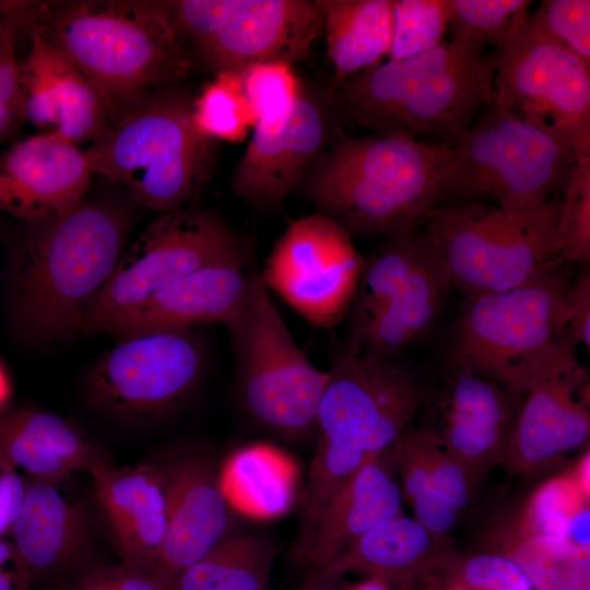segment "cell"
Listing matches in <instances>:
<instances>
[{"label":"cell","mask_w":590,"mask_h":590,"mask_svg":"<svg viewBox=\"0 0 590 590\" xmlns=\"http://www.w3.org/2000/svg\"><path fill=\"white\" fill-rule=\"evenodd\" d=\"M327 373L316 420V450L296 504L293 558L327 503L413 426L427 392V384L399 357L344 352Z\"/></svg>","instance_id":"obj_4"},{"label":"cell","mask_w":590,"mask_h":590,"mask_svg":"<svg viewBox=\"0 0 590 590\" xmlns=\"http://www.w3.org/2000/svg\"><path fill=\"white\" fill-rule=\"evenodd\" d=\"M225 326L237 397L247 417L288 438L316 433L328 373L315 367L297 345L258 272Z\"/></svg>","instance_id":"obj_9"},{"label":"cell","mask_w":590,"mask_h":590,"mask_svg":"<svg viewBox=\"0 0 590 590\" xmlns=\"http://www.w3.org/2000/svg\"><path fill=\"white\" fill-rule=\"evenodd\" d=\"M564 334L554 356L529 381L507 446L504 464L531 475L589 440V380Z\"/></svg>","instance_id":"obj_16"},{"label":"cell","mask_w":590,"mask_h":590,"mask_svg":"<svg viewBox=\"0 0 590 590\" xmlns=\"http://www.w3.org/2000/svg\"><path fill=\"white\" fill-rule=\"evenodd\" d=\"M243 93L258 121L285 118L303 87L295 66L282 61L251 64L239 71Z\"/></svg>","instance_id":"obj_38"},{"label":"cell","mask_w":590,"mask_h":590,"mask_svg":"<svg viewBox=\"0 0 590 590\" xmlns=\"http://www.w3.org/2000/svg\"><path fill=\"white\" fill-rule=\"evenodd\" d=\"M22 563L12 542L3 540L0 535V567Z\"/></svg>","instance_id":"obj_50"},{"label":"cell","mask_w":590,"mask_h":590,"mask_svg":"<svg viewBox=\"0 0 590 590\" xmlns=\"http://www.w3.org/2000/svg\"><path fill=\"white\" fill-rule=\"evenodd\" d=\"M403 503L392 447L361 468L327 503L294 559L314 579L374 526L402 515Z\"/></svg>","instance_id":"obj_24"},{"label":"cell","mask_w":590,"mask_h":590,"mask_svg":"<svg viewBox=\"0 0 590 590\" xmlns=\"http://www.w3.org/2000/svg\"><path fill=\"white\" fill-rule=\"evenodd\" d=\"M84 152L51 132L13 142L0 153V211L32 222L68 211L88 194Z\"/></svg>","instance_id":"obj_19"},{"label":"cell","mask_w":590,"mask_h":590,"mask_svg":"<svg viewBox=\"0 0 590 590\" xmlns=\"http://www.w3.org/2000/svg\"><path fill=\"white\" fill-rule=\"evenodd\" d=\"M99 455L73 424L50 412L20 409L0 416V460L35 482L58 485L87 471Z\"/></svg>","instance_id":"obj_28"},{"label":"cell","mask_w":590,"mask_h":590,"mask_svg":"<svg viewBox=\"0 0 590 590\" xmlns=\"http://www.w3.org/2000/svg\"><path fill=\"white\" fill-rule=\"evenodd\" d=\"M364 264L352 236L315 212L286 227L259 275L268 291L308 323L324 329L351 310Z\"/></svg>","instance_id":"obj_14"},{"label":"cell","mask_w":590,"mask_h":590,"mask_svg":"<svg viewBox=\"0 0 590 590\" xmlns=\"http://www.w3.org/2000/svg\"><path fill=\"white\" fill-rule=\"evenodd\" d=\"M11 396V384L3 365L0 362V411L7 404Z\"/></svg>","instance_id":"obj_51"},{"label":"cell","mask_w":590,"mask_h":590,"mask_svg":"<svg viewBox=\"0 0 590 590\" xmlns=\"http://www.w3.org/2000/svg\"><path fill=\"white\" fill-rule=\"evenodd\" d=\"M563 321L566 334L576 344L590 346V274H580L565 294Z\"/></svg>","instance_id":"obj_45"},{"label":"cell","mask_w":590,"mask_h":590,"mask_svg":"<svg viewBox=\"0 0 590 590\" xmlns=\"http://www.w3.org/2000/svg\"><path fill=\"white\" fill-rule=\"evenodd\" d=\"M238 258H251L250 241L216 211L196 202L160 214L126 247L80 333H106L176 280L208 264Z\"/></svg>","instance_id":"obj_11"},{"label":"cell","mask_w":590,"mask_h":590,"mask_svg":"<svg viewBox=\"0 0 590 590\" xmlns=\"http://www.w3.org/2000/svg\"><path fill=\"white\" fill-rule=\"evenodd\" d=\"M588 506L590 498L583 495L570 473L552 477L527 500L518 532L564 541L571 521Z\"/></svg>","instance_id":"obj_36"},{"label":"cell","mask_w":590,"mask_h":590,"mask_svg":"<svg viewBox=\"0 0 590 590\" xmlns=\"http://www.w3.org/2000/svg\"><path fill=\"white\" fill-rule=\"evenodd\" d=\"M51 590H174L157 573L135 569L123 564L93 567Z\"/></svg>","instance_id":"obj_44"},{"label":"cell","mask_w":590,"mask_h":590,"mask_svg":"<svg viewBox=\"0 0 590 590\" xmlns=\"http://www.w3.org/2000/svg\"><path fill=\"white\" fill-rule=\"evenodd\" d=\"M31 49L20 61L25 121L74 144L93 142L109 126L105 102L59 49L28 32Z\"/></svg>","instance_id":"obj_20"},{"label":"cell","mask_w":590,"mask_h":590,"mask_svg":"<svg viewBox=\"0 0 590 590\" xmlns=\"http://www.w3.org/2000/svg\"><path fill=\"white\" fill-rule=\"evenodd\" d=\"M448 32L447 0H391L388 60L408 59L437 47Z\"/></svg>","instance_id":"obj_35"},{"label":"cell","mask_w":590,"mask_h":590,"mask_svg":"<svg viewBox=\"0 0 590 590\" xmlns=\"http://www.w3.org/2000/svg\"><path fill=\"white\" fill-rule=\"evenodd\" d=\"M330 583L316 582L312 586H309L305 590H332L329 586Z\"/></svg>","instance_id":"obj_53"},{"label":"cell","mask_w":590,"mask_h":590,"mask_svg":"<svg viewBox=\"0 0 590 590\" xmlns=\"http://www.w3.org/2000/svg\"><path fill=\"white\" fill-rule=\"evenodd\" d=\"M557 255L568 263L590 261V155L577 157L564 188Z\"/></svg>","instance_id":"obj_39"},{"label":"cell","mask_w":590,"mask_h":590,"mask_svg":"<svg viewBox=\"0 0 590 590\" xmlns=\"http://www.w3.org/2000/svg\"><path fill=\"white\" fill-rule=\"evenodd\" d=\"M494 102L507 113L590 155V67L528 14L498 50Z\"/></svg>","instance_id":"obj_12"},{"label":"cell","mask_w":590,"mask_h":590,"mask_svg":"<svg viewBox=\"0 0 590 590\" xmlns=\"http://www.w3.org/2000/svg\"><path fill=\"white\" fill-rule=\"evenodd\" d=\"M439 573L448 576L453 590H534L517 563L499 553H453Z\"/></svg>","instance_id":"obj_40"},{"label":"cell","mask_w":590,"mask_h":590,"mask_svg":"<svg viewBox=\"0 0 590 590\" xmlns=\"http://www.w3.org/2000/svg\"><path fill=\"white\" fill-rule=\"evenodd\" d=\"M560 201L528 216L487 202L440 204L421 228L452 287L472 298L517 286L558 256Z\"/></svg>","instance_id":"obj_10"},{"label":"cell","mask_w":590,"mask_h":590,"mask_svg":"<svg viewBox=\"0 0 590 590\" xmlns=\"http://www.w3.org/2000/svg\"><path fill=\"white\" fill-rule=\"evenodd\" d=\"M30 575L22 563L0 567V590H28Z\"/></svg>","instance_id":"obj_48"},{"label":"cell","mask_w":590,"mask_h":590,"mask_svg":"<svg viewBox=\"0 0 590 590\" xmlns=\"http://www.w3.org/2000/svg\"><path fill=\"white\" fill-rule=\"evenodd\" d=\"M476 477L442 448L409 505L413 518L430 532L446 538L469 506Z\"/></svg>","instance_id":"obj_32"},{"label":"cell","mask_w":590,"mask_h":590,"mask_svg":"<svg viewBox=\"0 0 590 590\" xmlns=\"http://www.w3.org/2000/svg\"><path fill=\"white\" fill-rule=\"evenodd\" d=\"M498 50L444 40L421 55L388 60L333 90L343 116L374 133L455 145L493 99Z\"/></svg>","instance_id":"obj_5"},{"label":"cell","mask_w":590,"mask_h":590,"mask_svg":"<svg viewBox=\"0 0 590 590\" xmlns=\"http://www.w3.org/2000/svg\"><path fill=\"white\" fill-rule=\"evenodd\" d=\"M452 554L445 536L402 514L374 526L311 581L330 583L346 573H359L391 589L406 590L437 575Z\"/></svg>","instance_id":"obj_25"},{"label":"cell","mask_w":590,"mask_h":590,"mask_svg":"<svg viewBox=\"0 0 590 590\" xmlns=\"http://www.w3.org/2000/svg\"><path fill=\"white\" fill-rule=\"evenodd\" d=\"M451 148L446 197L457 203H492L515 216L542 211L555 191L564 190L577 161L567 143L507 113L494 99Z\"/></svg>","instance_id":"obj_8"},{"label":"cell","mask_w":590,"mask_h":590,"mask_svg":"<svg viewBox=\"0 0 590 590\" xmlns=\"http://www.w3.org/2000/svg\"><path fill=\"white\" fill-rule=\"evenodd\" d=\"M27 33L63 52L102 95L109 125L197 63L160 0L24 1Z\"/></svg>","instance_id":"obj_2"},{"label":"cell","mask_w":590,"mask_h":590,"mask_svg":"<svg viewBox=\"0 0 590 590\" xmlns=\"http://www.w3.org/2000/svg\"><path fill=\"white\" fill-rule=\"evenodd\" d=\"M509 555L524 573L534 590H556L563 562L574 552L558 539L518 533L511 536Z\"/></svg>","instance_id":"obj_43"},{"label":"cell","mask_w":590,"mask_h":590,"mask_svg":"<svg viewBox=\"0 0 590 590\" xmlns=\"http://www.w3.org/2000/svg\"><path fill=\"white\" fill-rule=\"evenodd\" d=\"M590 455L589 451H587V455L582 456V458L577 463L575 471L570 474L573 475L575 482L581 489L585 496L590 498Z\"/></svg>","instance_id":"obj_49"},{"label":"cell","mask_w":590,"mask_h":590,"mask_svg":"<svg viewBox=\"0 0 590 590\" xmlns=\"http://www.w3.org/2000/svg\"><path fill=\"white\" fill-rule=\"evenodd\" d=\"M194 96L175 84L142 97L83 150L92 174L158 214L196 203L214 174L219 142L194 127Z\"/></svg>","instance_id":"obj_6"},{"label":"cell","mask_w":590,"mask_h":590,"mask_svg":"<svg viewBox=\"0 0 590 590\" xmlns=\"http://www.w3.org/2000/svg\"><path fill=\"white\" fill-rule=\"evenodd\" d=\"M590 553H573L562 564L556 590H589Z\"/></svg>","instance_id":"obj_47"},{"label":"cell","mask_w":590,"mask_h":590,"mask_svg":"<svg viewBox=\"0 0 590 590\" xmlns=\"http://www.w3.org/2000/svg\"><path fill=\"white\" fill-rule=\"evenodd\" d=\"M521 401V397L448 357L438 384L427 385L421 427L480 476L504 462Z\"/></svg>","instance_id":"obj_17"},{"label":"cell","mask_w":590,"mask_h":590,"mask_svg":"<svg viewBox=\"0 0 590 590\" xmlns=\"http://www.w3.org/2000/svg\"><path fill=\"white\" fill-rule=\"evenodd\" d=\"M567 264L555 256L517 286L464 298L448 357L522 398L565 334L563 303L571 282Z\"/></svg>","instance_id":"obj_7"},{"label":"cell","mask_w":590,"mask_h":590,"mask_svg":"<svg viewBox=\"0 0 590 590\" xmlns=\"http://www.w3.org/2000/svg\"><path fill=\"white\" fill-rule=\"evenodd\" d=\"M452 148L402 135H342L297 190L352 237L412 232L446 197Z\"/></svg>","instance_id":"obj_3"},{"label":"cell","mask_w":590,"mask_h":590,"mask_svg":"<svg viewBox=\"0 0 590 590\" xmlns=\"http://www.w3.org/2000/svg\"><path fill=\"white\" fill-rule=\"evenodd\" d=\"M351 590H393V589H391L388 585H386L385 582L378 579L368 578L366 581L357 585Z\"/></svg>","instance_id":"obj_52"},{"label":"cell","mask_w":590,"mask_h":590,"mask_svg":"<svg viewBox=\"0 0 590 590\" xmlns=\"http://www.w3.org/2000/svg\"><path fill=\"white\" fill-rule=\"evenodd\" d=\"M452 288L429 244L408 281L368 324L349 340L345 352L375 358L399 357L402 351L430 333Z\"/></svg>","instance_id":"obj_27"},{"label":"cell","mask_w":590,"mask_h":590,"mask_svg":"<svg viewBox=\"0 0 590 590\" xmlns=\"http://www.w3.org/2000/svg\"><path fill=\"white\" fill-rule=\"evenodd\" d=\"M321 33L316 0H236L219 32L192 51L213 74L267 61L295 66Z\"/></svg>","instance_id":"obj_18"},{"label":"cell","mask_w":590,"mask_h":590,"mask_svg":"<svg viewBox=\"0 0 590 590\" xmlns=\"http://www.w3.org/2000/svg\"><path fill=\"white\" fill-rule=\"evenodd\" d=\"M529 15L547 35L590 67L589 0H545Z\"/></svg>","instance_id":"obj_41"},{"label":"cell","mask_w":590,"mask_h":590,"mask_svg":"<svg viewBox=\"0 0 590 590\" xmlns=\"http://www.w3.org/2000/svg\"><path fill=\"white\" fill-rule=\"evenodd\" d=\"M13 546L32 585L78 567L87 552L90 529L82 508L58 485L31 481L11 527Z\"/></svg>","instance_id":"obj_26"},{"label":"cell","mask_w":590,"mask_h":590,"mask_svg":"<svg viewBox=\"0 0 590 590\" xmlns=\"http://www.w3.org/2000/svg\"><path fill=\"white\" fill-rule=\"evenodd\" d=\"M121 564L156 573L167 526V497L161 470L116 468L98 457L87 471Z\"/></svg>","instance_id":"obj_22"},{"label":"cell","mask_w":590,"mask_h":590,"mask_svg":"<svg viewBox=\"0 0 590 590\" xmlns=\"http://www.w3.org/2000/svg\"><path fill=\"white\" fill-rule=\"evenodd\" d=\"M250 259L211 263L176 280L117 320L106 333L120 338L142 331L225 324L249 291L255 273L248 270Z\"/></svg>","instance_id":"obj_23"},{"label":"cell","mask_w":590,"mask_h":590,"mask_svg":"<svg viewBox=\"0 0 590 590\" xmlns=\"http://www.w3.org/2000/svg\"><path fill=\"white\" fill-rule=\"evenodd\" d=\"M86 377L91 403L130 421L161 418L193 392L206 359L193 329L142 331L117 338Z\"/></svg>","instance_id":"obj_13"},{"label":"cell","mask_w":590,"mask_h":590,"mask_svg":"<svg viewBox=\"0 0 590 590\" xmlns=\"http://www.w3.org/2000/svg\"><path fill=\"white\" fill-rule=\"evenodd\" d=\"M132 206L126 196L88 194L68 211L22 222L7 272L9 315L22 342L51 346L81 332L126 249Z\"/></svg>","instance_id":"obj_1"},{"label":"cell","mask_w":590,"mask_h":590,"mask_svg":"<svg viewBox=\"0 0 590 590\" xmlns=\"http://www.w3.org/2000/svg\"><path fill=\"white\" fill-rule=\"evenodd\" d=\"M343 116L335 91L303 81L288 116L258 121L233 169L232 193L250 209H280L319 158L342 135Z\"/></svg>","instance_id":"obj_15"},{"label":"cell","mask_w":590,"mask_h":590,"mask_svg":"<svg viewBox=\"0 0 590 590\" xmlns=\"http://www.w3.org/2000/svg\"><path fill=\"white\" fill-rule=\"evenodd\" d=\"M179 39L192 51L223 26L236 0H160Z\"/></svg>","instance_id":"obj_42"},{"label":"cell","mask_w":590,"mask_h":590,"mask_svg":"<svg viewBox=\"0 0 590 590\" xmlns=\"http://www.w3.org/2000/svg\"><path fill=\"white\" fill-rule=\"evenodd\" d=\"M530 0H447L451 40L499 50L527 20Z\"/></svg>","instance_id":"obj_33"},{"label":"cell","mask_w":590,"mask_h":590,"mask_svg":"<svg viewBox=\"0 0 590 590\" xmlns=\"http://www.w3.org/2000/svg\"><path fill=\"white\" fill-rule=\"evenodd\" d=\"M192 120L197 130L215 142L243 141L257 123L241 88L239 72L214 74L196 94Z\"/></svg>","instance_id":"obj_34"},{"label":"cell","mask_w":590,"mask_h":590,"mask_svg":"<svg viewBox=\"0 0 590 590\" xmlns=\"http://www.w3.org/2000/svg\"><path fill=\"white\" fill-rule=\"evenodd\" d=\"M231 509L257 519H274L297 504L299 469L294 459L271 444H251L227 457L217 472Z\"/></svg>","instance_id":"obj_29"},{"label":"cell","mask_w":590,"mask_h":590,"mask_svg":"<svg viewBox=\"0 0 590 590\" xmlns=\"http://www.w3.org/2000/svg\"><path fill=\"white\" fill-rule=\"evenodd\" d=\"M276 553L260 535H227L178 576L174 590H267Z\"/></svg>","instance_id":"obj_31"},{"label":"cell","mask_w":590,"mask_h":590,"mask_svg":"<svg viewBox=\"0 0 590 590\" xmlns=\"http://www.w3.org/2000/svg\"><path fill=\"white\" fill-rule=\"evenodd\" d=\"M167 497V526L156 573L170 585L224 538L231 507L205 455H190L161 471Z\"/></svg>","instance_id":"obj_21"},{"label":"cell","mask_w":590,"mask_h":590,"mask_svg":"<svg viewBox=\"0 0 590 590\" xmlns=\"http://www.w3.org/2000/svg\"><path fill=\"white\" fill-rule=\"evenodd\" d=\"M27 32L23 1H0V142L24 123L16 44Z\"/></svg>","instance_id":"obj_37"},{"label":"cell","mask_w":590,"mask_h":590,"mask_svg":"<svg viewBox=\"0 0 590 590\" xmlns=\"http://www.w3.org/2000/svg\"><path fill=\"white\" fill-rule=\"evenodd\" d=\"M327 55L333 68L332 88L382 62L391 43V0H316Z\"/></svg>","instance_id":"obj_30"},{"label":"cell","mask_w":590,"mask_h":590,"mask_svg":"<svg viewBox=\"0 0 590 590\" xmlns=\"http://www.w3.org/2000/svg\"><path fill=\"white\" fill-rule=\"evenodd\" d=\"M27 483L15 468L0 460V535L9 533L20 511Z\"/></svg>","instance_id":"obj_46"}]
</instances>
